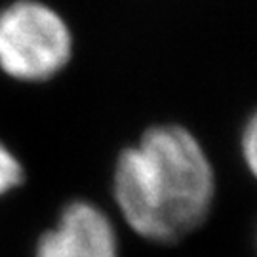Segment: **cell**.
<instances>
[{"instance_id":"6da1fadb","label":"cell","mask_w":257,"mask_h":257,"mask_svg":"<svg viewBox=\"0 0 257 257\" xmlns=\"http://www.w3.org/2000/svg\"><path fill=\"white\" fill-rule=\"evenodd\" d=\"M215 168L200 139L181 124H155L120 151L112 198L124 223L155 244H177L208 221Z\"/></svg>"},{"instance_id":"3957f363","label":"cell","mask_w":257,"mask_h":257,"mask_svg":"<svg viewBox=\"0 0 257 257\" xmlns=\"http://www.w3.org/2000/svg\"><path fill=\"white\" fill-rule=\"evenodd\" d=\"M35 257H120L118 232L97 204L73 200L38 238Z\"/></svg>"},{"instance_id":"277c9868","label":"cell","mask_w":257,"mask_h":257,"mask_svg":"<svg viewBox=\"0 0 257 257\" xmlns=\"http://www.w3.org/2000/svg\"><path fill=\"white\" fill-rule=\"evenodd\" d=\"M240 155L249 175L257 181V109L248 116L240 132Z\"/></svg>"},{"instance_id":"5b68a950","label":"cell","mask_w":257,"mask_h":257,"mask_svg":"<svg viewBox=\"0 0 257 257\" xmlns=\"http://www.w3.org/2000/svg\"><path fill=\"white\" fill-rule=\"evenodd\" d=\"M23 166L2 141H0V196L23 183Z\"/></svg>"},{"instance_id":"7a4b0ae2","label":"cell","mask_w":257,"mask_h":257,"mask_svg":"<svg viewBox=\"0 0 257 257\" xmlns=\"http://www.w3.org/2000/svg\"><path fill=\"white\" fill-rule=\"evenodd\" d=\"M73 31L52 6L16 0L0 10V69L21 82H44L73 57Z\"/></svg>"}]
</instances>
